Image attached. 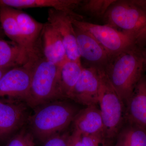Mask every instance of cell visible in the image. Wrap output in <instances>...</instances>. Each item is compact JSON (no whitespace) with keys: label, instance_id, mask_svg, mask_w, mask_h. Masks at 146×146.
I'll list each match as a JSON object with an SVG mask.
<instances>
[{"label":"cell","instance_id":"obj_1","mask_svg":"<svg viewBox=\"0 0 146 146\" xmlns=\"http://www.w3.org/2000/svg\"><path fill=\"white\" fill-rule=\"evenodd\" d=\"M145 67L143 51L138 46L112 57L105 72L125 107L142 78Z\"/></svg>","mask_w":146,"mask_h":146},{"label":"cell","instance_id":"obj_2","mask_svg":"<svg viewBox=\"0 0 146 146\" xmlns=\"http://www.w3.org/2000/svg\"><path fill=\"white\" fill-rule=\"evenodd\" d=\"M36 107L28 119L30 127L33 135L43 143L67 128L80 110L70 103L57 100Z\"/></svg>","mask_w":146,"mask_h":146},{"label":"cell","instance_id":"obj_3","mask_svg":"<svg viewBox=\"0 0 146 146\" xmlns=\"http://www.w3.org/2000/svg\"><path fill=\"white\" fill-rule=\"evenodd\" d=\"M141 3L116 1L104 17L107 25L134 37L140 47L146 44V9Z\"/></svg>","mask_w":146,"mask_h":146},{"label":"cell","instance_id":"obj_4","mask_svg":"<svg viewBox=\"0 0 146 146\" xmlns=\"http://www.w3.org/2000/svg\"><path fill=\"white\" fill-rule=\"evenodd\" d=\"M59 66L42 57L34 64L27 104L35 107L61 99L58 86Z\"/></svg>","mask_w":146,"mask_h":146},{"label":"cell","instance_id":"obj_5","mask_svg":"<svg viewBox=\"0 0 146 146\" xmlns=\"http://www.w3.org/2000/svg\"><path fill=\"white\" fill-rule=\"evenodd\" d=\"M99 104L103 123L104 137L108 145L116 140L125 123V107L105 72L102 73Z\"/></svg>","mask_w":146,"mask_h":146},{"label":"cell","instance_id":"obj_6","mask_svg":"<svg viewBox=\"0 0 146 146\" xmlns=\"http://www.w3.org/2000/svg\"><path fill=\"white\" fill-rule=\"evenodd\" d=\"M71 19L75 27L93 36L112 57L131 48L138 46L133 36L109 25L91 23L72 16Z\"/></svg>","mask_w":146,"mask_h":146},{"label":"cell","instance_id":"obj_7","mask_svg":"<svg viewBox=\"0 0 146 146\" xmlns=\"http://www.w3.org/2000/svg\"><path fill=\"white\" fill-rule=\"evenodd\" d=\"M11 9L26 46V64L34 65L42 57L41 37L44 24L37 22L22 11Z\"/></svg>","mask_w":146,"mask_h":146},{"label":"cell","instance_id":"obj_8","mask_svg":"<svg viewBox=\"0 0 146 146\" xmlns=\"http://www.w3.org/2000/svg\"><path fill=\"white\" fill-rule=\"evenodd\" d=\"M33 66L24 65L11 68L0 79V98L28 99Z\"/></svg>","mask_w":146,"mask_h":146},{"label":"cell","instance_id":"obj_9","mask_svg":"<svg viewBox=\"0 0 146 146\" xmlns=\"http://www.w3.org/2000/svg\"><path fill=\"white\" fill-rule=\"evenodd\" d=\"M102 72H104L92 67L83 68L69 99L86 107L97 105L99 101Z\"/></svg>","mask_w":146,"mask_h":146},{"label":"cell","instance_id":"obj_10","mask_svg":"<svg viewBox=\"0 0 146 146\" xmlns=\"http://www.w3.org/2000/svg\"><path fill=\"white\" fill-rule=\"evenodd\" d=\"M48 20L62 39L67 59L81 63L71 16L63 11L51 8L48 11Z\"/></svg>","mask_w":146,"mask_h":146},{"label":"cell","instance_id":"obj_11","mask_svg":"<svg viewBox=\"0 0 146 146\" xmlns=\"http://www.w3.org/2000/svg\"><path fill=\"white\" fill-rule=\"evenodd\" d=\"M77 44L80 58L88 64V67L105 72L112 58L91 35L75 27Z\"/></svg>","mask_w":146,"mask_h":146},{"label":"cell","instance_id":"obj_12","mask_svg":"<svg viewBox=\"0 0 146 146\" xmlns=\"http://www.w3.org/2000/svg\"><path fill=\"white\" fill-rule=\"evenodd\" d=\"M25 106L0 100V140L7 138L28 119Z\"/></svg>","mask_w":146,"mask_h":146},{"label":"cell","instance_id":"obj_13","mask_svg":"<svg viewBox=\"0 0 146 146\" xmlns=\"http://www.w3.org/2000/svg\"><path fill=\"white\" fill-rule=\"evenodd\" d=\"M125 123L146 130V78L143 76L125 105Z\"/></svg>","mask_w":146,"mask_h":146},{"label":"cell","instance_id":"obj_14","mask_svg":"<svg viewBox=\"0 0 146 146\" xmlns=\"http://www.w3.org/2000/svg\"><path fill=\"white\" fill-rule=\"evenodd\" d=\"M82 1L80 0H0V8L7 7L18 9L48 7L79 18L81 16L75 13L74 10L79 7Z\"/></svg>","mask_w":146,"mask_h":146},{"label":"cell","instance_id":"obj_15","mask_svg":"<svg viewBox=\"0 0 146 146\" xmlns=\"http://www.w3.org/2000/svg\"><path fill=\"white\" fill-rule=\"evenodd\" d=\"M41 44L42 54L46 60L59 66L67 59L62 39L48 22L44 24Z\"/></svg>","mask_w":146,"mask_h":146},{"label":"cell","instance_id":"obj_16","mask_svg":"<svg viewBox=\"0 0 146 146\" xmlns=\"http://www.w3.org/2000/svg\"><path fill=\"white\" fill-rule=\"evenodd\" d=\"M96 106H87L79 111L73 121L74 130L82 135H102L104 137L101 113Z\"/></svg>","mask_w":146,"mask_h":146},{"label":"cell","instance_id":"obj_17","mask_svg":"<svg viewBox=\"0 0 146 146\" xmlns=\"http://www.w3.org/2000/svg\"><path fill=\"white\" fill-rule=\"evenodd\" d=\"M84 67L81 63L66 59L58 68V86L62 99H69Z\"/></svg>","mask_w":146,"mask_h":146},{"label":"cell","instance_id":"obj_18","mask_svg":"<svg viewBox=\"0 0 146 146\" xmlns=\"http://www.w3.org/2000/svg\"><path fill=\"white\" fill-rule=\"evenodd\" d=\"M0 22L6 35L20 48L27 64L28 58L26 46L12 9L7 7L0 8Z\"/></svg>","mask_w":146,"mask_h":146},{"label":"cell","instance_id":"obj_19","mask_svg":"<svg viewBox=\"0 0 146 146\" xmlns=\"http://www.w3.org/2000/svg\"><path fill=\"white\" fill-rule=\"evenodd\" d=\"M116 141L115 146H146V130L125 123Z\"/></svg>","mask_w":146,"mask_h":146},{"label":"cell","instance_id":"obj_20","mask_svg":"<svg viewBox=\"0 0 146 146\" xmlns=\"http://www.w3.org/2000/svg\"><path fill=\"white\" fill-rule=\"evenodd\" d=\"M21 50L12 42L0 40V68H13L25 65Z\"/></svg>","mask_w":146,"mask_h":146},{"label":"cell","instance_id":"obj_21","mask_svg":"<svg viewBox=\"0 0 146 146\" xmlns=\"http://www.w3.org/2000/svg\"><path fill=\"white\" fill-rule=\"evenodd\" d=\"M116 0H86L82 1L78 7L93 16L104 17L110 7Z\"/></svg>","mask_w":146,"mask_h":146},{"label":"cell","instance_id":"obj_22","mask_svg":"<svg viewBox=\"0 0 146 146\" xmlns=\"http://www.w3.org/2000/svg\"><path fill=\"white\" fill-rule=\"evenodd\" d=\"M6 146H35L32 133L22 130L12 137Z\"/></svg>","mask_w":146,"mask_h":146},{"label":"cell","instance_id":"obj_23","mask_svg":"<svg viewBox=\"0 0 146 146\" xmlns=\"http://www.w3.org/2000/svg\"><path fill=\"white\" fill-rule=\"evenodd\" d=\"M83 146H108L102 135H82Z\"/></svg>","mask_w":146,"mask_h":146},{"label":"cell","instance_id":"obj_24","mask_svg":"<svg viewBox=\"0 0 146 146\" xmlns=\"http://www.w3.org/2000/svg\"><path fill=\"white\" fill-rule=\"evenodd\" d=\"M70 136L68 133H58L45 141L44 146H68Z\"/></svg>","mask_w":146,"mask_h":146},{"label":"cell","instance_id":"obj_25","mask_svg":"<svg viewBox=\"0 0 146 146\" xmlns=\"http://www.w3.org/2000/svg\"><path fill=\"white\" fill-rule=\"evenodd\" d=\"M68 146H83L82 133L78 131L73 130L69 137Z\"/></svg>","mask_w":146,"mask_h":146},{"label":"cell","instance_id":"obj_26","mask_svg":"<svg viewBox=\"0 0 146 146\" xmlns=\"http://www.w3.org/2000/svg\"><path fill=\"white\" fill-rule=\"evenodd\" d=\"M11 69V68H0V79L6 72Z\"/></svg>","mask_w":146,"mask_h":146},{"label":"cell","instance_id":"obj_27","mask_svg":"<svg viewBox=\"0 0 146 146\" xmlns=\"http://www.w3.org/2000/svg\"><path fill=\"white\" fill-rule=\"evenodd\" d=\"M144 56H145V67H146V50L144 51Z\"/></svg>","mask_w":146,"mask_h":146}]
</instances>
